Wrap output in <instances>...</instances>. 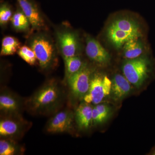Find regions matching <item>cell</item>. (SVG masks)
Masks as SVG:
<instances>
[{"label":"cell","mask_w":155,"mask_h":155,"mask_svg":"<svg viewBox=\"0 0 155 155\" xmlns=\"http://www.w3.org/2000/svg\"><path fill=\"white\" fill-rule=\"evenodd\" d=\"M66 92L57 81H48L25 101V109L33 115H48L60 110L66 100Z\"/></svg>","instance_id":"6da1fadb"},{"label":"cell","mask_w":155,"mask_h":155,"mask_svg":"<svg viewBox=\"0 0 155 155\" xmlns=\"http://www.w3.org/2000/svg\"><path fill=\"white\" fill-rule=\"evenodd\" d=\"M28 43L36 55L41 69L49 71L57 66L58 47L47 34L43 31H37L30 37Z\"/></svg>","instance_id":"7a4b0ae2"},{"label":"cell","mask_w":155,"mask_h":155,"mask_svg":"<svg viewBox=\"0 0 155 155\" xmlns=\"http://www.w3.org/2000/svg\"><path fill=\"white\" fill-rule=\"evenodd\" d=\"M108 41L115 48H120L132 39L140 38L142 34L140 26L135 20L122 17L113 20L106 31Z\"/></svg>","instance_id":"3957f363"},{"label":"cell","mask_w":155,"mask_h":155,"mask_svg":"<svg viewBox=\"0 0 155 155\" xmlns=\"http://www.w3.org/2000/svg\"><path fill=\"white\" fill-rule=\"evenodd\" d=\"M122 71L123 75L131 84L139 88L149 76L150 63L144 57L128 59L123 64Z\"/></svg>","instance_id":"277c9868"},{"label":"cell","mask_w":155,"mask_h":155,"mask_svg":"<svg viewBox=\"0 0 155 155\" xmlns=\"http://www.w3.org/2000/svg\"><path fill=\"white\" fill-rule=\"evenodd\" d=\"M1 138L17 140L22 138L31 127L30 122L23 119L22 115L1 116Z\"/></svg>","instance_id":"5b68a950"},{"label":"cell","mask_w":155,"mask_h":155,"mask_svg":"<svg viewBox=\"0 0 155 155\" xmlns=\"http://www.w3.org/2000/svg\"><path fill=\"white\" fill-rule=\"evenodd\" d=\"M112 81L107 75L94 73L88 92L83 98L84 101L97 105L110 94Z\"/></svg>","instance_id":"8992f818"},{"label":"cell","mask_w":155,"mask_h":155,"mask_svg":"<svg viewBox=\"0 0 155 155\" xmlns=\"http://www.w3.org/2000/svg\"><path fill=\"white\" fill-rule=\"evenodd\" d=\"M94 73L93 69L85 64L80 70L66 81L70 94L73 97L76 99L83 100L88 92Z\"/></svg>","instance_id":"52a82bcc"},{"label":"cell","mask_w":155,"mask_h":155,"mask_svg":"<svg viewBox=\"0 0 155 155\" xmlns=\"http://www.w3.org/2000/svg\"><path fill=\"white\" fill-rule=\"evenodd\" d=\"M75 123L74 113L69 109L58 111L48 121L45 130L50 134L72 133Z\"/></svg>","instance_id":"ba28073f"},{"label":"cell","mask_w":155,"mask_h":155,"mask_svg":"<svg viewBox=\"0 0 155 155\" xmlns=\"http://www.w3.org/2000/svg\"><path fill=\"white\" fill-rule=\"evenodd\" d=\"M57 46L63 59L78 56L79 49L77 34L69 28H62L56 33Z\"/></svg>","instance_id":"9c48e42d"},{"label":"cell","mask_w":155,"mask_h":155,"mask_svg":"<svg viewBox=\"0 0 155 155\" xmlns=\"http://www.w3.org/2000/svg\"><path fill=\"white\" fill-rule=\"evenodd\" d=\"M25 101L8 89H2L0 94L1 116L21 115L25 108Z\"/></svg>","instance_id":"30bf717a"},{"label":"cell","mask_w":155,"mask_h":155,"mask_svg":"<svg viewBox=\"0 0 155 155\" xmlns=\"http://www.w3.org/2000/svg\"><path fill=\"white\" fill-rule=\"evenodd\" d=\"M17 5L28 18L31 25V33L35 31L47 30V26L38 5L35 0H16Z\"/></svg>","instance_id":"8fae6325"},{"label":"cell","mask_w":155,"mask_h":155,"mask_svg":"<svg viewBox=\"0 0 155 155\" xmlns=\"http://www.w3.org/2000/svg\"><path fill=\"white\" fill-rule=\"evenodd\" d=\"M86 44V54L91 61L100 65H105L109 63L110 54L97 41L87 36Z\"/></svg>","instance_id":"7c38bea8"},{"label":"cell","mask_w":155,"mask_h":155,"mask_svg":"<svg viewBox=\"0 0 155 155\" xmlns=\"http://www.w3.org/2000/svg\"><path fill=\"white\" fill-rule=\"evenodd\" d=\"M93 108L91 104L84 101L81 103L76 108L74 113L75 123L79 130H88L93 125Z\"/></svg>","instance_id":"4fadbf2b"},{"label":"cell","mask_w":155,"mask_h":155,"mask_svg":"<svg viewBox=\"0 0 155 155\" xmlns=\"http://www.w3.org/2000/svg\"><path fill=\"white\" fill-rule=\"evenodd\" d=\"M131 90V83L124 75L116 74L112 80L111 94L113 99L120 101L125 98Z\"/></svg>","instance_id":"5bb4252c"},{"label":"cell","mask_w":155,"mask_h":155,"mask_svg":"<svg viewBox=\"0 0 155 155\" xmlns=\"http://www.w3.org/2000/svg\"><path fill=\"white\" fill-rule=\"evenodd\" d=\"M11 21L12 27L16 31L31 33L30 22L18 5Z\"/></svg>","instance_id":"9a60e30c"},{"label":"cell","mask_w":155,"mask_h":155,"mask_svg":"<svg viewBox=\"0 0 155 155\" xmlns=\"http://www.w3.org/2000/svg\"><path fill=\"white\" fill-rule=\"evenodd\" d=\"M112 108L106 104H98L93 108V125H101L107 122L112 115Z\"/></svg>","instance_id":"2e32d148"},{"label":"cell","mask_w":155,"mask_h":155,"mask_svg":"<svg viewBox=\"0 0 155 155\" xmlns=\"http://www.w3.org/2000/svg\"><path fill=\"white\" fill-rule=\"evenodd\" d=\"M25 149L17 143L16 140L9 138H1L0 155H17L22 154Z\"/></svg>","instance_id":"e0dca14e"},{"label":"cell","mask_w":155,"mask_h":155,"mask_svg":"<svg viewBox=\"0 0 155 155\" xmlns=\"http://www.w3.org/2000/svg\"><path fill=\"white\" fill-rule=\"evenodd\" d=\"M123 46L124 57L127 60L139 58L143 52V45L140 38L130 39Z\"/></svg>","instance_id":"ac0fdd59"},{"label":"cell","mask_w":155,"mask_h":155,"mask_svg":"<svg viewBox=\"0 0 155 155\" xmlns=\"http://www.w3.org/2000/svg\"><path fill=\"white\" fill-rule=\"evenodd\" d=\"M64 60L65 67V81L78 72L85 64L78 56L64 58Z\"/></svg>","instance_id":"d6986e66"},{"label":"cell","mask_w":155,"mask_h":155,"mask_svg":"<svg viewBox=\"0 0 155 155\" xmlns=\"http://www.w3.org/2000/svg\"><path fill=\"white\" fill-rule=\"evenodd\" d=\"M21 47L19 40L14 37L7 36L3 38L2 41L1 56H10L17 53Z\"/></svg>","instance_id":"ffe728a7"},{"label":"cell","mask_w":155,"mask_h":155,"mask_svg":"<svg viewBox=\"0 0 155 155\" xmlns=\"http://www.w3.org/2000/svg\"><path fill=\"white\" fill-rule=\"evenodd\" d=\"M17 53L23 61L31 66H34L38 62L35 53L29 46L24 45L20 47Z\"/></svg>","instance_id":"44dd1931"},{"label":"cell","mask_w":155,"mask_h":155,"mask_svg":"<svg viewBox=\"0 0 155 155\" xmlns=\"http://www.w3.org/2000/svg\"><path fill=\"white\" fill-rule=\"evenodd\" d=\"M13 10L11 5L8 2H1L0 5V25L5 27L11 21L13 17Z\"/></svg>","instance_id":"7402d4cb"},{"label":"cell","mask_w":155,"mask_h":155,"mask_svg":"<svg viewBox=\"0 0 155 155\" xmlns=\"http://www.w3.org/2000/svg\"><path fill=\"white\" fill-rule=\"evenodd\" d=\"M150 154L155 155V147L153 148L152 150L151 151V152L150 153Z\"/></svg>","instance_id":"603a6c76"}]
</instances>
